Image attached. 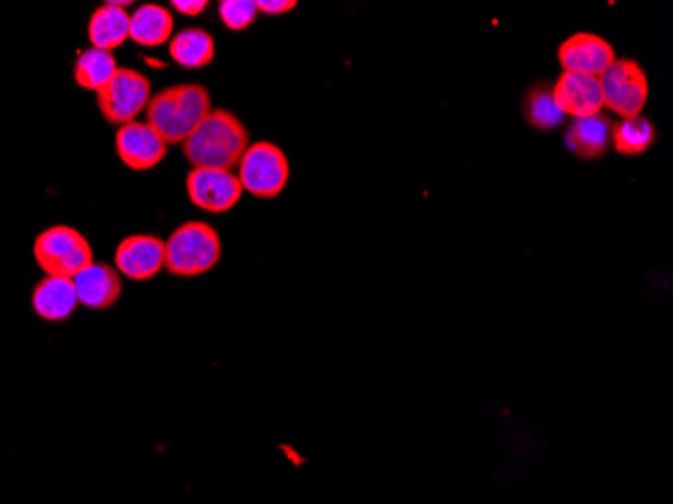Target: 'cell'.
Returning a JSON list of instances; mask_svg holds the SVG:
<instances>
[{
  "instance_id": "cell-1",
  "label": "cell",
  "mask_w": 673,
  "mask_h": 504,
  "mask_svg": "<svg viewBox=\"0 0 673 504\" xmlns=\"http://www.w3.org/2000/svg\"><path fill=\"white\" fill-rule=\"evenodd\" d=\"M248 146L251 134L243 120L228 110H212L182 144V150L192 168L232 172V168H238Z\"/></svg>"
},
{
  "instance_id": "cell-2",
  "label": "cell",
  "mask_w": 673,
  "mask_h": 504,
  "mask_svg": "<svg viewBox=\"0 0 673 504\" xmlns=\"http://www.w3.org/2000/svg\"><path fill=\"white\" fill-rule=\"evenodd\" d=\"M211 112L208 90L200 83H184L155 93L145 107V122L172 146L184 144Z\"/></svg>"
},
{
  "instance_id": "cell-3",
  "label": "cell",
  "mask_w": 673,
  "mask_h": 504,
  "mask_svg": "<svg viewBox=\"0 0 673 504\" xmlns=\"http://www.w3.org/2000/svg\"><path fill=\"white\" fill-rule=\"evenodd\" d=\"M166 243L164 269L182 279L200 277L218 265L222 255L221 236L208 223H184L177 226Z\"/></svg>"
},
{
  "instance_id": "cell-4",
  "label": "cell",
  "mask_w": 673,
  "mask_h": 504,
  "mask_svg": "<svg viewBox=\"0 0 673 504\" xmlns=\"http://www.w3.org/2000/svg\"><path fill=\"white\" fill-rule=\"evenodd\" d=\"M34 260L47 277L73 279L88 269L93 260V248L88 238L71 226H51L37 236Z\"/></svg>"
},
{
  "instance_id": "cell-5",
  "label": "cell",
  "mask_w": 673,
  "mask_h": 504,
  "mask_svg": "<svg viewBox=\"0 0 673 504\" xmlns=\"http://www.w3.org/2000/svg\"><path fill=\"white\" fill-rule=\"evenodd\" d=\"M290 166L281 147L271 142H256L248 146L241 164L238 179L243 191L251 192L256 198L273 200L287 188Z\"/></svg>"
},
{
  "instance_id": "cell-6",
  "label": "cell",
  "mask_w": 673,
  "mask_h": 504,
  "mask_svg": "<svg viewBox=\"0 0 673 504\" xmlns=\"http://www.w3.org/2000/svg\"><path fill=\"white\" fill-rule=\"evenodd\" d=\"M152 100V81L135 69L120 68L110 83L98 93V107L108 124L135 122Z\"/></svg>"
},
{
  "instance_id": "cell-7",
  "label": "cell",
  "mask_w": 673,
  "mask_h": 504,
  "mask_svg": "<svg viewBox=\"0 0 673 504\" xmlns=\"http://www.w3.org/2000/svg\"><path fill=\"white\" fill-rule=\"evenodd\" d=\"M599 83L603 91V105L623 120L640 115L650 97L647 75L633 59H615L599 78Z\"/></svg>"
},
{
  "instance_id": "cell-8",
  "label": "cell",
  "mask_w": 673,
  "mask_h": 504,
  "mask_svg": "<svg viewBox=\"0 0 673 504\" xmlns=\"http://www.w3.org/2000/svg\"><path fill=\"white\" fill-rule=\"evenodd\" d=\"M186 191L194 206L212 214L228 213L243 198V184L231 169L192 168Z\"/></svg>"
},
{
  "instance_id": "cell-9",
  "label": "cell",
  "mask_w": 673,
  "mask_h": 504,
  "mask_svg": "<svg viewBox=\"0 0 673 504\" xmlns=\"http://www.w3.org/2000/svg\"><path fill=\"white\" fill-rule=\"evenodd\" d=\"M166 265V243L154 235H133L123 238L115 250L118 272L135 282L154 279Z\"/></svg>"
},
{
  "instance_id": "cell-10",
  "label": "cell",
  "mask_w": 673,
  "mask_h": 504,
  "mask_svg": "<svg viewBox=\"0 0 673 504\" xmlns=\"http://www.w3.org/2000/svg\"><path fill=\"white\" fill-rule=\"evenodd\" d=\"M115 150L123 164L135 172L155 168L167 156L164 137L147 122L120 125L115 135Z\"/></svg>"
},
{
  "instance_id": "cell-11",
  "label": "cell",
  "mask_w": 673,
  "mask_h": 504,
  "mask_svg": "<svg viewBox=\"0 0 673 504\" xmlns=\"http://www.w3.org/2000/svg\"><path fill=\"white\" fill-rule=\"evenodd\" d=\"M615 61V51L605 39L591 33H577L559 47V63L564 73L601 78Z\"/></svg>"
},
{
  "instance_id": "cell-12",
  "label": "cell",
  "mask_w": 673,
  "mask_h": 504,
  "mask_svg": "<svg viewBox=\"0 0 673 504\" xmlns=\"http://www.w3.org/2000/svg\"><path fill=\"white\" fill-rule=\"evenodd\" d=\"M552 100L559 105L564 115H573L574 120L593 117L605 107L603 91L599 78L564 73L552 88Z\"/></svg>"
},
{
  "instance_id": "cell-13",
  "label": "cell",
  "mask_w": 673,
  "mask_h": 504,
  "mask_svg": "<svg viewBox=\"0 0 673 504\" xmlns=\"http://www.w3.org/2000/svg\"><path fill=\"white\" fill-rule=\"evenodd\" d=\"M78 299L83 307L93 311H105L120 301L123 285L120 272L108 263H91L88 269L73 277Z\"/></svg>"
},
{
  "instance_id": "cell-14",
  "label": "cell",
  "mask_w": 673,
  "mask_h": 504,
  "mask_svg": "<svg viewBox=\"0 0 673 504\" xmlns=\"http://www.w3.org/2000/svg\"><path fill=\"white\" fill-rule=\"evenodd\" d=\"M34 313L39 315L44 321L59 323L65 321L78 309V291L73 279H63V277H44L39 280L34 287L33 297H31Z\"/></svg>"
},
{
  "instance_id": "cell-15",
  "label": "cell",
  "mask_w": 673,
  "mask_h": 504,
  "mask_svg": "<svg viewBox=\"0 0 673 504\" xmlns=\"http://www.w3.org/2000/svg\"><path fill=\"white\" fill-rule=\"evenodd\" d=\"M88 33L93 49L113 53L130 39V12L105 2L91 14Z\"/></svg>"
},
{
  "instance_id": "cell-16",
  "label": "cell",
  "mask_w": 673,
  "mask_h": 504,
  "mask_svg": "<svg viewBox=\"0 0 673 504\" xmlns=\"http://www.w3.org/2000/svg\"><path fill=\"white\" fill-rule=\"evenodd\" d=\"M174 17L162 4L147 2L130 14V39L142 47H160L172 39Z\"/></svg>"
},
{
  "instance_id": "cell-17",
  "label": "cell",
  "mask_w": 673,
  "mask_h": 504,
  "mask_svg": "<svg viewBox=\"0 0 673 504\" xmlns=\"http://www.w3.org/2000/svg\"><path fill=\"white\" fill-rule=\"evenodd\" d=\"M611 132L613 125L608 115L596 113L593 117L574 120L569 134H567V147L583 160H595L608 152L611 144Z\"/></svg>"
},
{
  "instance_id": "cell-18",
  "label": "cell",
  "mask_w": 673,
  "mask_h": 504,
  "mask_svg": "<svg viewBox=\"0 0 673 504\" xmlns=\"http://www.w3.org/2000/svg\"><path fill=\"white\" fill-rule=\"evenodd\" d=\"M214 39L204 29H184L172 37L170 56L184 69H204L214 61Z\"/></svg>"
},
{
  "instance_id": "cell-19",
  "label": "cell",
  "mask_w": 673,
  "mask_h": 504,
  "mask_svg": "<svg viewBox=\"0 0 673 504\" xmlns=\"http://www.w3.org/2000/svg\"><path fill=\"white\" fill-rule=\"evenodd\" d=\"M118 69L120 68H118L113 53L91 47L88 51L79 53L75 69H73V79L79 88L100 93L118 73Z\"/></svg>"
},
{
  "instance_id": "cell-20",
  "label": "cell",
  "mask_w": 673,
  "mask_h": 504,
  "mask_svg": "<svg viewBox=\"0 0 673 504\" xmlns=\"http://www.w3.org/2000/svg\"><path fill=\"white\" fill-rule=\"evenodd\" d=\"M655 127L647 117H625L618 125H613L611 140L621 156H641L645 154L655 142Z\"/></svg>"
},
{
  "instance_id": "cell-21",
  "label": "cell",
  "mask_w": 673,
  "mask_h": 504,
  "mask_svg": "<svg viewBox=\"0 0 673 504\" xmlns=\"http://www.w3.org/2000/svg\"><path fill=\"white\" fill-rule=\"evenodd\" d=\"M524 113H527L529 124L541 132H549L563 124L564 113L552 100L551 88H544V85L529 91V95L524 100Z\"/></svg>"
},
{
  "instance_id": "cell-22",
  "label": "cell",
  "mask_w": 673,
  "mask_h": 504,
  "mask_svg": "<svg viewBox=\"0 0 673 504\" xmlns=\"http://www.w3.org/2000/svg\"><path fill=\"white\" fill-rule=\"evenodd\" d=\"M222 23L231 31H244L256 21V2L254 0H222L218 4Z\"/></svg>"
},
{
  "instance_id": "cell-23",
  "label": "cell",
  "mask_w": 673,
  "mask_h": 504,
  "mask_svg": "<svg viewBox=\"0 0 673 504\" xmlns=\"http://www.w3.org/2000/svg\"><path fill=\"white\" fill-rule=\"evenodd\" d=\"M297 7L295 0H258L256 9L265 14H283V12L293 11Z\"/></svg>"
},
{
  "instance_id": "cell-24",
  "label": "cell",
  "mask_w": 673,
  "mask_h": 504,
  "mask_svg": "<svg viewBox=\"0 0 673 504\" xmlns=\"http://www.w3.org/2000/svg\"><path fill=\"white\" fill-rule=\"evenodd\" d=\"M172 7L184 17H198L208 9V0H174Z\"/></svg>"
}]
</instances>
